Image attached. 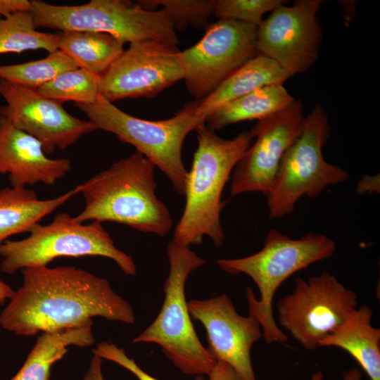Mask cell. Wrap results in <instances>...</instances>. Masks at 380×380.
Returning <instances> with one entry per match:
<instances>
[{"instance_id":"cell-1","label":"cell","mask_w":380,"mask_h":380,"mask_svg":"<svg viewBox=\"0 0 380 380\" xmlns=\"http://www.w3.org/2000/svg\"><path fill=\"white\" fill-rule=\"evenodd\" d=\"M23 283L0 314V324L34 336L93 324V318L133 324L130 304L103 278L73 266L27 267Z\"/></svg>"},{"instance_id":"cell-16","label":"cell","mask_w":380,"mask_h":380,"mask_svg":"<svg viewBox=\"0 0 380 380\" xmlns=\"http://www.w3.org/2000/svg\"><path fill=\"white\" fill-rule=\"evenodd\" d=\"M190 315L206 330L208 349L217 360L228 365L238 380H258L251 359L253 344L262 336L258 320L239 315L229 297L222 293L187 302Z\"/></svg>"},{"instance_id":"cell-32","label":"cell","mask_w":380,"mask_h":380,"mask_svg":"<svg viewBox=\"0 0 380 380\" xmlns=\"http://www.w3.org/2000/svg\"><path fill=\"white\" fill-rule=\"evenodd\" d=\"M102 360L100 357L94 355L89 369L82 380H104L101 369Z\"/></svg>"},{"instance_id":"cell-7","label":"cell","mask_w":380,"mask_h":380,"mask_svg":"<svg viewBox=\"0 0 380 380\" xmlns=\"http://www.w3.org/2000/svg\"><path fill=\"white\" fill-rule=\"evenodd\" d=\"M30 234L0 245V270L13 274L27 267L48 266L60 257L101 256L113 260L127 275L134 276L136 265L119 250L101 222H80L67 213L57 214L48 224L34 225Z\"/></svg>"},{"instance_id":"cell-18","label":"cell","mask_w":380,"mask_h":380,"mask_svg":"<svg viewBox=\"0 0 380 380\" xmlns=\"http://www.w3.org/2000/svg\"><path fill=\"white\" fill-rule=\"evenodd\" d=\"M291 75L276 61L257 54L227 77L215 90L197 100L196 117L205 123L207 118L226 103L260 87L283 84Z\"/></svg>"},{"instance_id":"cell-34","label":"cell","mask_w":380,"mask_h":380,"mask_svg":"<svg viewBox=\"0 0 380 380\" xmlns=\"http://www.w3.org/2000/svg\"><path fill=\"white\" fill-rule=\"evenodd\" d=\"M362 372L357 367L350 368L344 375L343 380H361Z\"/></svg>"},{"instance_id":"cell-4","label":"cell","mask_w":380,"mask_h":380,"mask_svg":"<svg viewBox=\"0 0 380 380\" xmlns=\"http://www.w3.org/2000/svg\"><path fill=\"white\" fill-rule=\"evenodd\" d=\"M336 249L335 242L322 234L310 232L293 239L272 228L265 236L262 248L257 253L240 258L219 259L217 264L227 273L244 274L253 279L260 296L257 299L252 289L246 287L249 315L260 323L268 344L284 343L288 337L277 326L273 315L274 293L293 274L330 258Z\"/></svg>"},{"instance_id":"cell-8","label":"cell","mask_w":380,"mask_h":380,"mask_svg":"<svg viewBox=\"0 0 380 380\" xmlns=\"http://www.w3.org/2000/svg\"><path fill=\"white\" fill-rule=\"evenodd\" d=\"M37 27L62 31H90L110 34L123 44L156 41L177 46V32L166 12L148 10L125 0H91L77 6L31 1Z\"/></svg>"},{"instance_id":"cell-33","label":"cell","mask_w":380,"mask_h":380,"mask_svg":"<svg viewBox=\"0 0 380 380\" xmlns=\"http://www.w3.org/2000/svg\"><path fill=\"white\" fill-rule=\"evenodd\" d=\"M14 291L0 279V303H4L7 299H10Z\"/></svg>"},{"instance_id":"cell-24","label":"cell","mask_w":380,"mask_h":380,"mask_svg":"<svg viewBox=\"0 0 380 380\" xmlns=\"http://www.w3.org/2000/svg\"><path fill=\"white\" fill-rule=\"evenodd\" d=\"M59 37L37 30L30 12L18 11L0 19V54L20 53L27 50H58Z\"/></svg>"},{"instance_id":"cell-22","label":"cell","mask_w":380,"mask_h":380,"mask_svg":"<svg viewBox=\"0 0 380 380\" xmlns=\"http://www.w3.org/2000/svg\"><path fill=\"white\" fill-rule=\"evenodd\" d=\"M295 100L283 84L264 86L221 106L207 118L205 123L214 132L241 121L260 120Z\"/></svg>"},{"instance_id":"cell-31","label":"cell","mask_w":380,"mask_h":380,"mask_svg":"<svg viewBox=\"0 0 380 380\" xmlns=\"http://www.w3.org/2000/svg\"><path fill=\"white\" fill-rule=\"evenodd\" d=\"M208 376L209 380H238L233 369L220 360H217Z\"/></svg>"},{"instance_id":"cell-20","label":"cell","mask_w":380,"mask_h":380,"mask_svg":"<svg viewBox=\"0 0 380 380\" xmlns=\"http://www.w3.org/2000/svg\"><path fill=\"white\" fill-rule=\"evenodd\" d=\"M372 310L363 305L319 346H334L348 352L362 367L370 380H380V329L372 324Z\"/></svg>"},{"instance_id":"cell-28","label":"cell","mask_w":380,"mask_h":380,"mask_svg":"<svg viewBox=\"0 0 380 380\" xmlns=\"http://www.w3.org/2000/svg\"><path fill=\"white\" fill-rule=\"evenodd\" d=\"M282 0H215L213 15L258 27L267 12L285 4Z\"/></svg>"},{"instance_id":"cell-21","label":"cell","mask_w":380,"mask_h":380,"mask_svg":"<svg viewBox=\"0 0 380 380\" xmlns=\"http://www.w3.org/2000/svg\"><path fill=\"white\" fill-rule=\"evenodd\" d=\"M91 326L42 333L11 380H49L51 367L68 353L69 346L87 347L94 343Z\"/></svg>"},{"instance_id":"cell-9","label":"cell","mask_w":380,"mask_h":380,"mask_svg":"<svg viewBox=\"0 0 380 380\" xmlns=\"http://www.w3.org/2000/svg\"><path fill=\"white\" fill-rule=\"evenodd\" d=\"M331 127L326 111L319 105L305 117L302 132L281 160L276 182L267 196L270 219L293 211L303 196H318L324 189L350 179L349 173L328 163L322 155Z\"/></svg>"},{"instance_id":"cell-23","label":"cell","mask_w":380,"mask_h":380,"mask_svg":"<svg viewBox=\"0 0 380 380\" xmlns=\"http://www.w3.org/2000/svg\"><path fill=\"white\" fill-rule=\"evenodd\" d=\"M58 49L80 68L101 76L124 51V44L115 37L90 31H62Z\"/></svg>"},{"instance_id":"cell-30","label":"cell","mask_w":380,"mask_h":380,"mask_svg":"<svg viewBox=\"0 0 380 380\" xmlns=\"http://www.w3.org/2000/svg\"><path fill=\"white\" fill-rule=\"evenodd\" d=\"M31 1L0 0V19L18 11H30Z\"/></svg>"},{"instance_id":"cell-14","label":"cell","mask_w":380,"mask_h":380,"mask_svg":"<svg viewBox=\"0 0 380 380\" xmlns=\"http://www.w3.org/2000/svg\"><path fill=\"white\" fill-rule=\"evenodd\" d=\"M305 116L303 105L295 100L278 113L260 120L250 132L256 137L244 152L232 175L230 194L261 192L266 196L276 182L286 151L299 138Z\"/></svg>"},{"instance_id":"cell-11","label":"cell","mask_w":380,"mask_h":380,"mask_svg":"<svg viewBox=\"0 0 380 380\" xmlns=\"http://www.w3.org/2000/svg\"><path fill=\"white\" fill-rule=\"evenodd\" d=\"M257 27L232 20L209 24L202 39L181 51L185 85L199 101L257 55Z\"/></svg>"},{"instance_id":"cell-5","label":"cell","mask_w":380,"mask_h":380,"mask_svg":"<svg viewBox=\"0 0 380 380\" xmlns=\"http://www.w3.org/2000/svg\"><path fill=\"white\" fill-rule=\"evenodd\" d=\"M75 106L96 129L114 134L121 141L134 146L165 173L177 194L184 195L188 171L182 158V145L187 134L203 124L196 117L197 100L162 120L131 115L101 94L93 103H75Z\"/></svg>"},{"instance_id":"cell-36","label":"cell","mask_w":380,"mask_h":380,"mask_svg":"<svg viewBox=\"0 0 380 380\" xmlns=\"http://www.w3.org/2000/svg\"><path fill=\"white\" fill-rule=\"evenodd\" d=\"M11 380V379H10Z\"/></svg>"},{"instance_id":"cell-17","label":"cell","mask_w":380,"mask_h":380,"mask_svg":"<svg viewBox=\"0 0 380 380\" xmlns=\"http://www.w3.org/2000/svg\"><path fill=\"white\" fill-rule=\"evenodd\" d=\"M71 170L67 158H50L41 142L0 115V174L13 187L39 183L53 185Z\"/></svg>"},{"instance_id":"cell-35","label":"cell","mask_w":380,"mask_h":380,"mask_svg":"<svg viewBox=\"0 0 380 380\" xmlns=\"http://www.w3.org/2000/svg\"><path fill=\"white\" fill-rule=\"evenodd\" d=\"M323 379V374L321 372H317L315 373L310 380H322Z\"/></svg>"},{"instance_id":"cell-3","label":"cell","mask_w":380,"mask_h":380,"mask_svg":"<svg viewBox=\"0 0 380 380\" xmlns=\"http://www.w3.org/2000/svg\"><path fill=\"white\" fill-rule=\"evenodd\" d=\"M196 131L198 146L187 173L184 209L172 241L189 247L200 244L208 236L216 246H221L225 238L220 221L225 205L221 198L222 191L254 137L248 131L226 139L209 129L205 123Z\"/></svg>"},{"instance_id":"cell-25","label":"cell","mask_w":380,"mask_h":380,"mask_svg":"<svg viewBox=\"0 0 380 380\" xmlns=\"http://www.w3.org/2000/svg\"><path fill=\"white\" fill-rule=\"evenodd\" d=\"M78 68L73 59L58 49L39 60L13 65H1L0 79L37 89L58 75Z\"/></svg>"},{"instance_id":"cell-10","label":"cell","mask_w":380,"mask_h":380,"mask_svg":"<svg viewBox=\"0 0 380 380\" xmlns=\"http://www.w3.org/2000/svg\"><path fill=\"white\" fill-rule=\"evenodd\" d=\"M356 293L334 275L323 272L296 279L293 293L277 305L279 323L306 350H313L356 310Z\"/></svg>"},{"instance_id":"cell-27","label":"cell","mask_w":380,"mask_h":380,"mask_svg":"<svg viewBox=\"0 0 380 380\" xmlns=\"http://www.w3.org/2000/svg\"><path fill=\"white\" fill-rule=\"evenodd\" d=\"M137 3L152 11L161 6L175 31H183L189 27L205 30L213 13L215 0H146Z\"/></svg>"},{"instance_id":"cell-26","label":"cell","mask_w":380,"mask_h":380,"mask_svg":"<svg viewBox=\"0 0 380 380\" xmlns=\"http://www.w3.org/2000/svg\"><path fill=\"white\" fill-rule=\"evenodd\" d=\"M43 96L63 103H94L100 94V76L82 68L65 71L37 89Z\"/></svg>"},{"instance_id":"cell-12","label":"cell","mask_w":380,"mask_h":380,"mask_svg":"<svg viewBox=\"0 0 380 380\" xmlns=\"http://www.w3.org/2000/svg\"><path fill=\"white\" fill-rule=\"evenodd\" d=\"M183 78L177 46L156 41L133 42L100 76V94L110 103L152 99Z\"/></svg>"},{"instance_id":"cell-19","label":"cell","mask_w":380,"mask_h":380,"mask_svg":"<svg viewBox=\"0 0 380 380\" xmlns=\"http://www.w3.org/2000/svg\"><path fill=\"white\" fill-rule=\"evenodd\" d=\"M80 192V185L51 199L42 200L33 190L25 187L0 189V245L13 235L29 232L51 213Z\"/></svg>"},{"instance_id":"cell-2","label":"cell","mask_w":380,"mask_h":380,"mask_svg":"<svg viewBox=\"0 0 380 380\" xmlns=\"http://www.w3.org/2000/svg\"><path fill=\"white\" fill-rule=\"evenodd\" d=\"M155 167L136 151L80 184L84 207L75 220L113 222L144 233L167 235L172 220L156 194Z\"/></svg>"},{"instance_id":"cell-15","label":"cell","mask_w":380,"mask_h":380,"mask_svg":"<svg viewBox=\"0 0 380 380\" xmlns=\"http://www.w3.org/2000/svg\"><path fill=\"white\" fill-rule=\"evenodd\" d=\"M0 95L6 101V105L0 106V115L39 140L46 154L64 150L97 130L91 122L72 116L61 103L37 89L0 79Z\"/></svg>"},{"instance_id":"cell-29","label":"cell","mask_w":380,"mask_h":380,"mask_svg":"<svg viewBox=\"0 0 380 380\" xmlns=\"http://www.w3.org/2000/svg\"><path fill=\"white\" fill-rule=\"evenodd\" d=\"M92 352L94 355L100 357L101 359L113 362L125 368L132 373L139 380H159L144 371L133 359L129 358L126 355L124 349L118 347L111 342L103 341L99 343L92 350ZM194 380L207 379L198 375Z\"/></svg>"},{"instance_id":"cell-13","label":"cell","mask_w":380,"mask_h":380,"mask_svg":"<svg viewBox=\"0 0 380 380\" xmlns=\"http://www.w3.org/2000/svg\"><path fill=\"white\" fill-rule=\"evenodd\" d=\"M320 0H297L280 5L256 28L257 54L276 61L291 76L308 70L317 60L322 31L317 13Z\"/></svg>"},{"instance_id":"cell-6","label":"cell","mask_w":380,"mask_h":380,"mask_svg":"<svg viewBox=\"0 0 380 380\" xmlns=\"http://www.w3.org/2000/svg\"><path fill=\"white\" fill-rule=\"evenodd\" d=\"M170 271L165 300L154 321L133 339L134 343L159 345L176 367L186 374H209L217 359L200 341L191 319L185 284L192 272L207 262L189 247L173 241L167 246Z\"/></svg>"}]
</instances>
